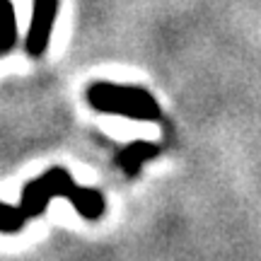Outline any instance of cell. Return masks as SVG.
<instances>
[{"instance_id":"obj_1","label":"cell","mask_w":261,"mask_h":261,"mask_svg":"<svg viewBox=\"0 0 261 261\" xmlns=\"http://www.w3.org/2000/svg\"><path fill=\"white\" fill-rule=\"evenodd\" d=\"M58 196L68 198L75 211L83 215V218H87V220H99L104 215V211H107L102 191L75 184L68 169L51 167L41 177L27 181V187L22 189V198H19V203H17L22 220L27 223L32 218L44 215L48 203L54 198H58Z\"/></svg>"},{"instance_id":"obj_2","label":"cell","mask_w":261,"mask_h":261,"mask_svg":"<svg viewBox=\"0 0 261 261\" xmlns=\"http://www.w3.org/2000/svg\"><path fill=\"white\" fill-rule=\"evenodd\" d=\"M87 102L97 112L116 114L136 121H158L162 116L160 102L138 85H116L99 80L87 87Z\"/></svg>"},{"instance_id":"obj_3","label":"cell","mask_w":261,"mask_h":261,"mask_svg":"<svg viewBox=\"0 0 261 261\" xmlns=\"http://www.w3.org/2000/svg\"><path fill=\"white\" fill-rule=\"evenodd\" d=\"M58 3L61 0H34L32 5V22H29V32H27V54L29 56H44V51L48 46V39H51V29L56 22L58 15Z\"/></svg>"},{"instance_id":"obj_4","label":"cell","mask_w":261,"mask_h":261,"mask_svg":"<svg viewBox=\"0 0 261 261\" xmlns=\"http://www.w3.org/2000/svg\"><path fill=\"white\" fill-rule=\"evenodd\" d=\"M160 145L158 143H148V140H133L128 143L123 150H119V155H116V165L128 174V177H136L143 167V162L150 158H155L160 155Z\"/></svg>"},{"instance_id":"obj_5","label":"cell","mask_w":261,"mask_h":261,"mask_svg":"<svg viewBox=\"0 0 261 261\" xmlns=\"http://www.w3.org/2000/svg\"><path fill=\"white\" fill-rule=\"evenodd\" d=\"M17 46V12L10 0H0V56Z\"/></svg>"},{"instance_id":"obj_6","label":"cell","mask_w":261,"mask_h":261,"mask_svg":"<svg viewBox=\"0 0 261 261\" xmlns=\"http://www.w3.org/2000/svg\"><path fill=\"white\" fill-rule=\"evenodd\" d=\"M24 220L19 215V208L12 203H3L0 201V232H19L24 227Z\"/></svg>"}]
</instances>
